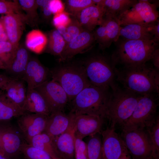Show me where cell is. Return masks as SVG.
<instances>
[{
    "label": "cell",
    "instance_id": "obj_1",
    "mask_svg": "<svg viewBox=\"0 0 159 159\" xmlns=\"http://www.w3.org/2000/svg\"><path fill=\"white\" fill-rule=\"evenodd\" d=\"M115 79L123 88L143 95L159 93V71L146 63L134 66H122L115 69Z\"/></svg>",
    "mask_w": 159,
    "mask_h": 159
},
{
    "label": "cell",
    "instance_id": "obj_2",
    "mask_svg": "<svg viewBox=\"0 0 159 159\" xmlns=\"http://www.w3.org/2000/svg\"><path fill=\"white\" fill-rule=\"evenodd\" d=\"M116 48L111 56L116 66H130L146 63L150 60L159 44L153 40H127L118 39Z\"/></svg>",
    "mask_w": 159,
    "mask_h": 159
},
{
    "label": "cell",
    "instance_id": "obj_3",
    "mask_svg": "<svg viewBox=\"0 0 159 159\" xmlns=\"http://www.w3.org/2000/svg\"><path fill=\"white\" fill-rule=\"evenodd\" d=\"M109 89L91 85L79 93L70 101L69 112L99 116L107 118L110 92Z\"/></svg>",
    "mask_w": 159,
    "mask_h": 159
},
{
    "label": "cell",
    "instance_id": "obj_4",
    "mask_svg": "<svg viewBox=\"0 0 159 159\" xmlns=\"http://www.w3.org/2000/svg\"><path fill=\"white\" fill-rule=\"evenodd\" d=\"M112 90L107 114L110 127L117 125L121 128L132 115L141 95L121 88L115 82L110 87Z\"/></svg>",
    "mask_w": 159,
    "mask_h": 159
},
{
    "label": "cell",
    "instance_id": "obj_5",
    "mask_svg": "<svg viewBox=\"0 0 159 159\" xmlns=\"http://www.w3.org/2000/svg\"><path fill=\"white\" fill-rule=\"evenodd\" d=\"M50 73L52 80L59 83L66 92L69 102L91 85L83 65L65 64L54 69Z\"/></svg>",
    "mask_w": 159,
    "mask_h": 159
},
{
    "label": "cell",
    "instance_id": "obj_6",
    "mask_svg": "<svg viewBox=\"0 0 159 159\" xmlns=\"http://www.w3.org/2000/svg\"><path fill=\"white\" fill-rule=\"evenodd\" d=\"M83 65L87 78L92 85L109 89L115 82L116 66L111 56L94 54L88 58Z\"/></svg>",
    "mask_w": 159,
    "mask_h": 159
},
{
    "label": "cell",
    "instance_id": "obj_7",
    "mask_svg": "<svg viewBox=\"0 0 159 159\" xmlns=\"http://www.w3.org/2000/svg\"><path fill=\"white\" fill-rule=\"evenodd\" d=\"M158 94L148 93L141 95L132 115L122 127L145 129L152 125L158 116Z\"/></svg>",
    "mask_w": 159,
    "mask_h": 159
},
{
    "label": "cell",
    "instance_id": "obj_8",
    "mask_svg": "<svg viewBox=\"0 0 159 159\" xmlns=\"http://www.w3.org/2000/svg\"><path fill=\"white\" fill-rule=\"evenodd\" d=\"M120 135L132 159H150L152 149L145 129L130 127L122 129Z\"/></svg>",
    "mask_w": 159,
    "mask_h": 159
},
{
    "label": "cell",
    "instance_id": "obj_9",
    "mask_svg": "<svg viewBox=\"0 0 159 159\" xmlns=\"http://www.w3.org/2000/svg\"><path fill=\"white\" fill-rule=\"evenodd\" d=\"M139 0L117 19L121 26L131 24H145L158 19L159 1Z\"/></svg>",
    "mask_w": 159,
    "mask_h": 159
},
{
    "label": "cell",
    "instance_id": "obj_10",
    "mask_svg": "<svg viewBox=\"0 0 159 159\" xmlns=\"http://www.w3.org/2000/svg\"><path fill=\"white\" fill-rule=\"evenodd\" d=\"M120 27L117 17L109 14H104L101 23L93 31L96 42L101 49L109 48L117 40Z\"/></svg>",
    "mask_w": 159,
    "mask_h": 159
},
{
    "label": "cell",
    "instance_id": "obj_11",
    "mask_svg": "<svg viewBox=\"0 0 159 159\" xmlns=\"http://www.w3.org/2000/svg\"><path fill=\"white\" fill-rule=\"evenodd\" d=\"M34 89L44 97L52 112L64 111L69 99L66 92L59 83L52 80H48Z\"/></svg>",
    "mask_w": 159,
    "mask_h": 159
},
{
    "label": "cell",
    "instance_id": "obj_12",
    "mask_svg": "<svg viewBox=\"0 0 159 159\" xmlns=\"http://www.w3.org/2000/svg\"><path fill=\"white\" fill-rule=\"evenodd\" d=\"M9 124H1V139L5 156L9 159L15 158L21 153L24 144L26 142L21 132Z\"/></svg>",
    "mask_w": 159,
    "mask_h": 159
},
{
    "label": "cell",
    "instance_id": "obj_13",
    "mask_svg": "<svg viewBox=\"0 0 159 159\" xmlns=\"http://www.w3.org/2000/svg\"><path fill=\"white\" fill-rule=\"evenodd\" d=\"M102 159H119L124 153L128 152L120 135L115 128L108 127L102 130Z\"/></svg>",
    "mask_w": 159,
    "mask_h": 159
},
{
    "label": "cell",
    "instance_id": "obj_14",
    "mask_svg": "<svg viewBox=\"0 0 159 159\" xmlns=\"http://www.w3.org/2000/svg\"><path fill=\"white\" fill-rule=\"evenodd\" d=\"M73 114L75 137L83 139L87 136L100 134L104 123V119L95 115Z\"/></svg>",
    "mask_w": 159,
    "mask_h": 159
},
{
    "label": "cell",
    "instance_id": "obj_15",
    "mask_svg": "<svg viewBox=\"0 0 159 159\" xmlns=\"http://www.w3.org/2000/svg\"><path fill=\"white\" fill-rule=\"evenodd\" d=\"M39 114L26 112L18 117L17 124L28 143L35 136L44 132L48 117Z\"/></svg>",
    "mask_w": 159,
    "mask_h": 159
},
{
    "label": "cell",
    "instance_id": "obj_16",
    "mask_svg": "<svg viewBox=\"0 0 159 159\" xmlns=\"http://www.w3.org/2000/svg\"><path fill=\"white\" fill-rule=\"evenodd\" d=\"M96 42L93 32L84 29L76 38L66 44L60 59L65 61L91 48Z\"/></svg>",
    "mask_w": 159,
    "mask_h": 159
},
{
    "label": "cell",
    "instance_id": "obj_17",
    "mask_svg": "<svg viewBox=\"0 0 159 159\" xmlns=\"http://www.w3.org/2000/svg\"><path fill=\"white\" fill-rule=\"evenodd\" d=\"M49 71L37 59L30 58L22 79L27 84V90L35 89L48 80Z\"/></svg>",
    "mask_w": 159,
    "mask_h": 159
},
{
    "label": "cell",
    "instance_id": "obj_18",
    "mask_svg": "<svg viewBox=\"0 0 159 159\" xmlns=\"http://www.w3.org/2000/svg\"><path fill=\"white\" fill-rule=\"evenodd\" d=\"M3 21L9 41L18 47L25 24H27L25 14L19 13L5 15L3 16Z\"/></svg>",
    "mask_w": 159,
    "mask_h": 159
},
{
    "label": "cell",
    "instance_id": "obj_19",
    "mask_svg": "<svg viewBox=\"0 0 159 159\" xmlns=\"http://www.w3.org/2000/svg\"><path fill=\"white\" fill-rule=\"evenodd\" d=\"M73 114H65L64 111L52 112L48 117L44 131L53 139L69 129L73 124Z\"/></svg>",
    "mask_w": 159,
    "mask_h": 159
},
{
    "label": "cell",
    "instance_id": "obj_20",
    "mask_svg": "<svg viewBox=\"0 0 159 159\" xmlns=\"http://www.w3.org/2000/svg\"><path fill=\"white\" fill-rule=\"evenodd\" d=\"M73 122L69 129L53 139L57 154L60 159H75Z\"/></svg>",
    "mask_w": 159,
    "mask_h": 159
},
{
    "label": "cell",
    "instance_id": "obj_21",
    "mask_svg": "<svg viewBox=\"0 0 159 159\" xmlns=\"http://www.w3.org/2000/svg\"><path fill=\"white\" fill-rule=\"evenodd\" d=\"M104 14L102 6L93 5L83 9L75 17L84 29L93 32L101 23Z\"/></svg>",
    "mask_w": 159,
    "mask_h": 159
},
{
    "label": "cell",
    "instance_id": "obj_22",
    "mask_svg": "<svg viewBox=\"0 0 159 159\" xmlns=\"http://www.w3.org/2000/svg\"><path fill=\"white\" fill-rule=\"evenodd\" d=\"M153 22L148 24H131L121 26L120 37L127 40H153L152 31Z\"/></svg>",
    "mask_w": 159,
    "mask_h": 159
},
{
    "label": "cell",
    "instance_id": "obj_23",
    "mask_svg": "<svg viewBox=\"0 0 159 159\" xmlns=\"http://www.w3.org/2000/svg\"><path fill=\"white\" fill-rule=\"evenodd\" d=\"M2 88L5 92L4 96L24 111L27 89L22 81L19 79L10 78Z\"/></svg>",
    "mask_w": 159,
    "mask_h": 159
},
{
    "label": "cell",
    "instance_id": "obj_24",
    "mask_svg": "<svg viewBox=\"0 0 159 159\" xmlns=\"http://www.w3.org/2000/svg\"><path fill=\"white\" fill-rule=\"evenodd\" d=\"M26 112L49 116L52 111L43 96L34 89L27 90L24 107Z\"/></svg>",
    "mask_w": 159,
    "mask_h": 159
},
{
    "label": "cell",
    "instance_id": "obj_25",
    "mask_svg": "<svg viewBox=\"0 0 159 159\" xmlns=\"http://www.w3.org/2000/svg\"><path fill=\"white\" fill-rule=\"evenodd\" d=\"M29 59V52L26 48L19 44L6 70L14 77V78L22 79Z\"/></svg>",
    "mask_w": 159,
    "mask_h": 159
},
{
    "label": "cell",
    "instance_id": "obj_26",
    "mask_svg": "<svg viewBox=\"0 0 159 159\" xmlns=\"http://www.w3.org/2000/svg\"><path fill=\"white\" fill-rule=\"evenodd\" d=\"M137 0H102L100 6L104 14H110L117 18L137 2Z\"/></svg>",
    "mask_w": 159,
    "mask_h": 159
},
{
    "label": "cell",
    "instance_id": "obj_27",
    "mask_svg": "<svg viewBox=\"0 0 159 159\" xmlns=\"http://www.w3.org/2000/svg\"><path fill=\"white\" fill-rule=\"evenodd\" d=\"M46 36V52L60 57L66 45L62 36L56 29L49 31Z\"/></svg>",
    "mask_w": 159,
    "mask_h": 159
},
{
    "label": "cell",
    "instance_id": "obj_28",
    "mask_svg": "<svg viewBox=\"0 0 159 159\" xmlns=\"http://www.w3.org/2000/svg\"><path fill=\"white\" fill-rule=\"evenodd\" d=\"M28 143L47 152L54 159H60L57 154L53 139L44 132L33 137Z\"/></svg>",
    "mask_w": 159,
    "mask_h": 159
},
{
    "label": "cell",
    "instance_id": "obj_29",
    "mask_svg": "<svg viewBox=\"0 0 159 159\" xmlns=\"http://www.w3.org/2000/svg\"><path fill=\"white\" fill-rule=\"evenodd\" d=\"M70 17L69 22L66 25L56 27L62 36L66 44L76 38L84 30L75 17Z\"/></svg>",
    "mask_w": 159,
    "mask_h": 159
},
{
    "label": "cell",
    "instance_id": "obj_30",
    "mask_svg": "<svg viewBox=\"0 0 159 159\" xmlns=\"http://www.w3.org/2000/svg\"><path fill=\"white\" fill-rule=\"evenodd\" d=\"M47 42L46 36L39 30H33L27 34L25 44L27 48L35 53H40L45 48Z\"/></svg>",
    "mask_w": 159,
    "mask_h": 159
},
{
    "label": "cell",
    "instance_id": "obj_31",
    "mask_svg": "<svg viewBox=\"0 0 159 159\" xmlns=\"http://www.w3.org/2000/svg\"><path fill=\"white\" fill-rule=\"evenodd\" d=\"M25 112L4 96L0 97V122L18 117Z\"/></svg>",
    "mask_w": 159,
    "mask_h": 159
},
{
    "label": "cell",
    "instance_id": "obj_32",
    "mask_svg": "<svg viewBox=\"0 0 159 159\" xmlns=\"http://www.w3.org/2000/svg\"><path fill=\"white\" fill-rule=\"evenodd\" d=\"M22 10L25 12L27 24L32 26H34L39 20V15L37 11L38 7L35 0H16Z\"/></svg>",
    "mask_w": 159,
    "mask_h": 159
},
{
    "label": "cell",
    "instance_id": "obj_33",
    "mask_svg": "<svg viewBox=\"0 0 159 159\" xmlns=\"http://www.w3.org/2000/svg\"><path fill=\"white\" fill-rule=\"evenodd\" d=\"M148 135L152 149V158L159 159V117L158 116L155 121L145 129Z\"/></svg>",
    "mask_w": 159,
    "mask_h": 159
},
{
    "label": "cell",
    "instance_id": "obj_34",
    "mask_svg": "<svg viewBox=\"0 0 159 159\" xmlns=\"http://www.w3.org/2000/svg\"><path fill=\"white\" fill-rule=\"evenodd\" d=\"M99 134L89 136L86 143L88 159H102V140Z\"/></svg>",
    "mask_w": 159,
    "mask_h": 159
},
{
    "label": "cell",
    "instance_id": "obj_35",
    "mask_svg": "<svg viewBox=\"0 0 159 159\" xmlns=\"http://www.w3.org/2000/svg\"><path fill=\"white\" fill-rule=\"evenodd\" d=\"M63 2L64 12L74 17L84 9L95 5L93 0H66Z\"/></svg>",
    "mask_w": 159,
    "mask_h": 159
},
{
    "label": "cell",
    "instance_id": "obj_36",
    "mask_svg": "<svg viewBox=\"0 0 159 159\" xmlns=\"http://www.w3.org/2000/svg\"><path fill=\"white\" fill-rule=\"evenodd\" d=\"M18 47L15 46L9 41L0 42V68L6 69Z\"/></svg>",
    "mask_w": 159,
    "mask_h": 159
},
{
    "label": "cell",
    "instance_id": "obj_37",
    "mask_svg": "<svg viewBox=\"0 0 159 159\" xmlns=\"http://www.w3.org/2000/svg\"><path fill=\"white\" fill-rule=\"evenodd\" d=\"M21 153L25 159H54L47 152L32 146L26 142L23 145Z\"/></svg>",
    "mask_w": 159,
    "mask_h": 159
},
{
    "label": "cell",
    "instance_id": "obj_38",
    "mask_svg": "<svg viewBox=\"0 0 159 159\" xmlns=\"http://www.w3.org/2000/svg\"><path fill=\"white\" fill-rule=\"evenodd\" d=\"M21 10L16 0L13 1L0 0V14L21 13Z\"/></svg>",
    "mask_w": 159,
    "mask_h": 159
},
{
    "label": "cell",
    "instance_id": "obj_39",
    "mask_svg": "<svg viewBox=\"0 0 159 159\" xmlns=\"http://www.w3.org/2000/svg\"><path fill=\"white\" fill-rule=\"evenodd\" d=\"M74 158L88 159L87 146L83 139L75 136Z\"/></svg>",
    "mask_w": 159,
    "mask_h": 159
},
{
    "label": "cell",
    "instance_id": "obj_40",
    "mask_svg": "<svg viewBox=\"0 0 159 159\" xmlns=\"http://www.w3.org/2000/svg\"><path fill=\"white\" fill-rule=\"evenodd\" d=\"M51 0H37L36 4L38 7L42 8L43 16L47 20H49L53 14L50 7Z\"/></svg>",
    "mask_w": 159,
    "mask_h": 159
},
{
    "label": "cell",
    "instance_id": "obj_41",
    "mask_svg": "<svg viewBox=\"0 0 159 159\" xmlns=\"http://www.w3.org/2000/svg\"><path fill=\"white\" fill-rule=\"evenodd\" d=\"M65 13L61 12L55 14L53 19V23L56 28L60 25H65L69 22L70 17Z\"/></svg>",
    "mask_w": 159,
    "mask_h": 159
},
{
    "label": "cell",
    "instance_id": "obj_42",
    "mask_svg": "<svg viewBox=\"0 0 159 159\" xmlns=\"http://www.w3.org/2000/svg\"><path fill=\"white\" fill-rule=\"evenodd\" d=\"M62 3L59 0H51L50 2V7L52 14H56L61 12V10L62 7Z\"/></svg>",
    "mask_w": 159,
    "mask_h": 159
},
{
    "label": "cell",
    "instance_id": "obj_43",
    "mask_svg": "<svg viewBox=\"0 0 159 159\" xmlns=\"http://www.w3.org/2000/svg\"><path fill=\"white\" fill-rule=\"evenodd\" d=\"M152 31L154 35L153 41L159 44V20L158 19L153 23Z\"/></svg>",
    "mask_w": 159,
    "mask_h": 159
},
{
    "label": "cell",
    "instance_id": "obj_44",
    "mask_svg": "<svg viewBox=\"0 0 159 159\" xmlns=\"http://www.w3.org/2000/svg\"><path fill=\"white\" fill-rule=\"evenodd\" d=\"M150 60H151L154 68L157 70L159 69V49L158 47L154 51Z\"/></svg>",
    "mask_w": 159,
    "mask_h": 159
},
{
    "label": "cell",
    "instance_id": "obj_45",
    "mask_svg": "<svg viewBox=\"0 0 159 159\" xmlns=\"http://www.w3.org/2000/svg\"><path fill=\"white\" fill-rule=\"evenodd\" d=\"M10 78L6 76L0 74V88H2Z\"/></svg>",
    "mask_w": 159,
    "mask_h": 159
},
{
    "label": "cell",
    "instance_id": "obj_46",
    "mask_svg": "<svg viewBox=\"0 0 159 159\" xmlns=\"http://www.w3.org/2000/svg\"><path fill=\"white\" fill-rule=\"evenodd\" d=\"M9 41L8 37L5 29L0 31V42Z\"/></svg>",
    "mask_w": 159,
    "mask_h": 159
},
{
    "label": "cell",
    "instance_id": "obj_47",
    "mask_svg": "<svg viewBox=\"0 0 159 159\" xmlns=\"http://www.w3.org/2000/svg\"><path fill=\"white\" fill-rule=\"evenodd\" d=\"M1 125L0 124V154L5 156L4 153L2 149L1 144Z\"/></svg>",
    "mask_w": 159,
    "mask_h": 159
},
{
    "label": "cell",
    "instance_id": "obj_48",
    "mask_svg": "<svg viewBox=\"0 0 159 159\" xmlns=\"http://www.w3.org/2000/svg\"><path fill=\"white\" fill-rule=\"evenodd\" d=\"M119 159H132L128 152L123 154Z\"/></svg>",
    "mask_w": 159,
    "mask_h": 159
},
{
    "label": "cell",
    "instance_id": "obj_49",
    "mask_svg": "<svg viewBox=\"0 0 159 159\" xmlns=\"http://www.w3.org/2000/svg\"><path fill=\"white\" fill-rule=\"evenodd\" d=\"M4 29L5 28L3 21V16H2L0 17V31Z\"/></svg>",
    "mask_w": 159,
    "mask_h": 159
},
{
    "label": "cell",
    "instance_id": "obj_50",
    "mask_svg": "<svg viewBox=\"0 0 159 159\" xmlns=\"http://www.w3.org/2000/svg\"><path fill=\"white\" fill-rule=\"evenodd\" d=\"M0 159H9L6 157L0 154Z\"/></svg>",
    "mask_w": 159,
    "mask_h": 159
},
{
    "label": "cell",
    "instance_id": "obj_51",
    "mask_svg": "<svg viewBox=\"0 0 159 159\" xmlns=\"http://www.w3.org/2000/svg\"><path fill=\"white\" fill-rule=\"evenodd\" d=\"M150 159H153V158H151Z\"/></svg>",
    "mask_w": 159,
    "mask_h": 159
},
{
    "label": "cell",
    "instance_id": "obj_52",
    "mask_svg": "<svg viewBox=\"0 0 159 159\" xmlns=\"http://www.w3.org/2000/svg\"></svg>",
    "mask_w": 159,
    "mask_h": 159
}]
</instances>
